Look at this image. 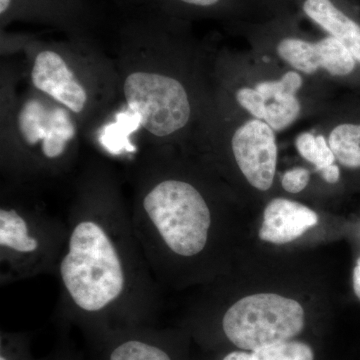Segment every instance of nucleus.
Returning a JSON list of instances; mask_svg holds the SVG:
<instances>
[{
  "instance_id": "f257e3e1",
  "label": "nucleus",
  "mask_w": 360,
  "mask_h": 360,
  "mask_svg": "<svg viewBox=\"0 0 360 360\" xmlns=\"http://www.w3.org/2000/svg\"><path fill=\"white\" fill-rule=\"evenodd\" d=\"M68 236L54 276L58 315L85 338L155 324L160 288L132 225L122 179L108 158L77 175L65 217Z\"/></svg>"
},
{
  "instance_id": "f03ea898",
  "label": "nucleus",
  "mask_w": 360,
  "mask_h": 360,
  "mask_svg": "<svg viewBox=\"0 0 360 360\" xmlns=\"http://www.w3.org/2000/svg\"><path fill=\"white\" fill-rule=\"evenodd\" d=\"M113 60L120 82V110L149 146H169L188 127L193 103L175 72L172 53L176 18L141 8H117Z\"/></svg>"
},
{
  "instance_id": "7ed1b4c3",
  "label": "nucleus",
  "mask_w": 360,
  "mask_h": 360,
  "mask_svg": "<svg viewBox=\"0 0 360 360\" xmlns=\"http://www.w3.org/2000/svg\"><path fill=\"white\" fill-rule=\"evenodd\" d=\"M0 52L20 63L33 89L70 111L84 136L96 134L122 104L115 60L97 37L49 39L4 30Z\"/></svg>"
},
{
  "instance_id": "20e7f679",
  "label": "nucleus",
  "mask_w": 360,
  "mask_h": 360,
  "mask_svg": "<svg viewBox=\"0 0 360 360\" xmlns=\"http://www.w3.org/2000/svg\"><path fill=\"white\" fill-rule=\"evenodd\" d=\"M0 174L2 181L34 188L77 167L79 125L70 111L33 89L20 63L1 58Z\"/></svg>"
},
{
  "instance_id": "39448f33",
  "label": "nucleus",
  "mask_w": 360,
  "mask_h": 360,
  "mask_svg": "<svg viewBox=\"0 0 360 360\" xmlns=\"http://www.w3.org/2000/svg\"><path fill=\"white\" fill-rule=\"evenodd\" d=\"M35 191L34 187L1 182V286L44 274L54 276L65 248V219L52 213Z\"/></svg>"
},
{
  "instance_id": "423d86ee",
  "label": "nucleus",
  "mask_w": 360,
  "mask_h": 360,
  "mask_svg": "<svg viewBox=\"0 0 360 360\" xmlns=\"http://www.w3.org/2000/svg\"><path fill=\"white\" fill-rule=\"evenodd\" d=\"M304 328V310L296 300L274 293L241 298L220 322L222 335L246 352L293 340Z\"/></svg>"
},
{
  "instance_id": "0eeeda50",
  "label": "nucleus",
  "mask_w": 360,
  "mask_h": 360,
  "mask_svg": "<svg viewBox=\"0 0 360 360\" xmlns=\"http://www.w3.org/2000/svg\"><path fill=\"white\" fill-rule=\"evenodd\" d=\"M104 21L101 0H0V30L30 23L66 37H97Z\"/></svg>"
},
{
  "instance_id": "6e6552de",
  "label": "nucleus",
  "mask_w": 360,
  "mask_h": 360,
  "mask_svg": "<svg viewBox=\"0 0 360 360\" xmlns=\"http://www.w3.org/2000/svg\"><path fill=\"white\" fill-rule=\"evenodd\" d=\"M89 360H184L179 336L141 324L87 338Z\"/></svg>"
},
{
  "instance_id": "1a4fd4ad",
  "label": "nucleus",
  "mask_w": 360,
  "mask_h": 360,
  "mask_svg": "<svg viewBox=\"0 0 360 360\" xmlns=\"http://www.w3.org/2000/svg\"><path fill=\"white\" fill-rule=\"evenodd\" d=\"M231 149L238 167L251 186L259 191H269L274 184L277 165L274 129L262 120H250L234 132Z\"/></svg>"
},
{
  "instance_id": "9d476101",
  "label": "nucleus",
  "mask_w": 360,
  "mask_h": 360,
  "mask_svg": "<svg viewBox=\"0 0 360 360\" xmlns=\"http://www.w3.org/2000/svg\"><path fill=\"white\" fill-rule=\"evenodd\" d=\"M277 51L283 60L307 75L324 68L331 75L343 77L352 72L356 61L352 52L331 35L317 42L285 39Z\"/></svg>"
},
{
  "instance_id": "9b49d317",
  "label": "nucleus",
  "mask_w": 360,
  "mask_h": 360,
  "mask_svg": "<svg viewBox=\"0 0 360 360\" xmlns=\"http://www.w3.org/2000/svg\"><path fill=\"white\" fill-rule=\"evenodd\" d=\"M319 224V215L302 203L276 198L265 208L259 238L274 245H285Z\"/></svg>"
},
{
  "instance_id": "f8f14e48",
  "label": "nucleus",
  "mask_w": 360,
  "mask_h": 360,
  "mask_svg": "<svg viewBox=\"0 0 360 360\" xmlns=\"http://www.w3.org/2000/svg\"><path fill=\"white\" fill-rule=\"evenodd\" d=\"M302 9L310 20L345 45L360 63L359 23L348 18L331 0H305Z\"/></svg>"
},
{
  "instance_id": "ddd939ff",
  "label": "nucleus",
  "mask_w": 360,
  "mask_h": 360,
  "mask_svg": "<svg viewBox=\"0 0 360 360\" xmlns=\"http://www.w3.org/2000/svg\"><path fill=\"white\" fill-rule=\"evenodd\" d=\"M255 89L264 97V120L272 129L281 131L295 122L302 108L295 96L270 89L266 82L258 84Z\"/></svg>"
},
{
  "instance_id": "4468645a",
  "label": "nucleus",
  "mask_w": 360,
  "mask_h": 360,
  "mask_svg": "<svg viewBox=\"0 0 360 360\" xmlns=\"http://www.w3.org/2000/svg\"><path fill=\"white\" fill-rule=\"evenodd\" d=\"M224 0H115L116 8H141L176 18L184 11H214Z\"/></svg>"
},
{
  "instance_id": "2eb2a0df",
  "label": "nucleus",
  "mask_w": 360,
  "mask_h": 360,
  "mask_svg": "<svg viewBox=\"0 0 360 360\" xmlns=\"http://www.w3.org/2000/svg\"><path fill=\"white\" fill-rule=\"evenodd\" d=\"M328 144L341 165L360 168V125H338L329 135Z\"/></svg>"
},
{
  "instance_id": "dca6fc26",
  "label": "nucleus",
  "mask_w": 360,
  "mask_h": 360,
  "mask_svg": "<svg viewBox=\"0 0 360 360\" xmlns=\"http://www.w3.org/2000/svg\"><path fill=\"white\" fill-rule=\"evenodd\" d=\"M295 146L300 155L314 165L319 172L335 165V156L322 135L314 136L309 132H305L296 139Z\"/></svg>"
},
{
  "instance_id": "f3484780",
  "label": "nucleus",
  "mask_w": 360,
  "mask_h": 360,
  "mask_svg": "<svg viewBox=\"0 0 360 360\" xmlns=\"http://www.w3.org/2000/svg\"><path fill=\"white\" fill-rule=\"evenodd\" d=\"M259 360H314V352L307 343L284 340L255 350Z\"/></svg>"
},
{
  "instance_id": "a211bd4d",
  "label": "nucleus",
  "mask_w": 360,
  "mask_h": 360,
  "mask_svg": "<svg viewBox=\"0 0 360 360\" xmlns=\"http://www.w3.org/2000/svg\"><path fill=\"white\" fill-rule=\"evenodd\" d=\"M0 360H41L33 355L32 338L26 333H0Z\"/></svg>"
},
{
  "instance_id": "6ab92c4d",
  "label": "nucleus",
  "mask_w": 360,
  "mask_h": 360,
  "mask_svg": "<svg viewBox=\"0 0 360 360\" xmlns=\"http://www.w3.org/2000/svg\"><path fill=\"white\" fill-rule=\"evenodd\" d=\"M238 103L257 120L264 118V97L257 89H241L236 92Z\"/></svg>"
},
{
  "instance_id": "aec40b11",
  "label": "nucleus",
  "mask_w": 360,
  "mask_h": 360,
  "mask_svg": "<svg viewBox=\"0 0 360 360\" xmlns=\"http://www.w3.org/2000/svg\"><path fill=\"white\" fill-rule=\"evenodd\" d=\"M309 180V170L298 167L286 172L281 179V184L288 193H298L307 186Z\"/></svg>"
},
{
  "instance_id": "412c9836",
  "label": "nucleus",
  "mask_w": 360,
  "mask_h": 360,
  "mask_svg": "<svg viewBox=\"0 0 360 360\" xmlns=\"http://www.w3.org/2000/svg\"><path fill=\"white\" fill-rule=\"evenodd\" d=\"M41 360H84V354L68 338L61 340L51 354Z\"/></svg>"
},
{
  "instance_id": "4be33fe9",
  "label": "nucleus",
  "mask_w": 360,
  "mask_h": 360,
  "mask_svg": "<svg viewBox=\"0 0 360 360\" xmlns=\"http://www.w3.org/2000/svg\"><path fill=\"white\" fill-rule=\"evenodd\" d=\"M219 360H259L253 352H246V350H234L229 352L221 357Z\"/></svg>"
},
{
  "instance_id": "5701e85b",
  "label": "nucleus",
  "mask_w": 360,
  "mask_h": 360,
  "mask_svg": "<svg viewBox=\"0 0 360 360\" xmlns=\"http://www.w3.org/2000/svg\"><path fill=\"white\" fill-rule=\"evenodd\" d=\"M322 179L328 184H336L340 180V172L338 165H333L321 170Z\"/></svg>"
},
{
  "instance_id": "b1692460",
  "label": "nucleus",
  "mask_w": 360,
  "mask_h": 360,
  "mask_svg": "<svg viewBox=\"0 0 360 360\" xmlns=\"http://www.w3.org/2000/svg\"><path fill=\"white\" fill-rule=\"evenodd\" d=\"M354 290L355 295L360 300V266L356 265L354 269Z\"/></svg>"
},
{
  "instance_id": "393cba45",
  "label": "nucleus",
  "mask_w": 360,
  "mask_h": 360,
  "mask_svg": "<svg viewBox=\"0 0 360 360\" xmlns=\"http://www.w3.org/2000/svg\"><path fill=\"white\" fill-rule=\"evenodd\" d=\"M359 266H360V257L359 258V260H357V264Z\"/></svg>"
}]
</instances>
